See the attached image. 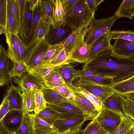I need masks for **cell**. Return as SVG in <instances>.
<instances>
[{
  "mask_svg": "<svg viewBox=\"0 0 134 134\" xmlns=\"http://www.w3.org/2000/svg\"><path fill=\"white\" fill-rule=\"evenodd\" d=\"M83 68L111 79L114 83L134 75V58L118 56L110 49L100 53L85 63Z\"/></svg>",
  "mask_w": 134,
  "mask_h": 134,
  "instance_id": "obj_1",
  "label": "cell"
},
{
  "mask_svg": "<svg viewBox=\"0 0 134 134\" xmlns=\"http://www.w3.org/2000/svg\"><path fill=\"white\" fill-rule=\"evenodd\" d=\"M95 13L93 12L86 0H78L75 6L65 14L64 21L72 32L88 27Z\"/></svg>",
  "mask_w": 134,
  "mask_h": 134,
  "instance_id": "obj_2",
  "label": "cell"
},
{
  "mask_svg": "<svg viewBox=\"0 0 134 134\" xmlns=\"http://www.w3.org/2000/svg\"><path fill=\"white\" fill-rule=\"evenodd\" d=\"M51 45L43 37L36 38L25 47L24 62L28 70L44 63L46 54Z\"/></svg>",
  "mask_w": 134,
  "mask_h": 134,
  "instance_id": "obj_3",
  "label": "cell"
},
{
  "mask_svg": "<svg viewBox=\"0 0 134 134\" xmlns=\"http://www.w3.org/2000/svg\"><path fill=\"white\" fill-rule=\"evenodd\" d=\"M118 19L114 15L100 19L93 18L88 27V31L84 39L85 43L91 44L99 37L109 33L112 26Z\"/></svg>",
  "mask_w": 134,
  "mask_h": 134,
  "instance_id": "obj_4",
  "label": "cell"
},
{
  "mask_svg": "<svg viewBox=\"0 0 134 134\" xmlns=\"http://www.w3.org/2000/svg\"><path fill=\"white\" fill-rule=\"evenodd\" d=\"M74 85L88 91L99 98L102 103L115 92L110 86L104 85L80 79Z\"/></svg>",
  "mask_w": 134,
  "mask_h": 134,
  "instance_id": "obj_5",
  "label": "cell"
},
{
  "mask_svg": "<svg viewBox=\"0 0 134 134\" xmlns=\"http://www.w3.org/2000/svg\"><path fill=\"white\" fill-rule=\"evenodd\" d=\"M91 119L87 116L78 115L58 119L54 122L53 125L60 133L69 130L73 132L81 128L85 122Z\"/></svg>",
  "mask_w": 134,
  "mask_h": 134,
  "instance_id": "obj_6",
  "label": "cell"
},
{
  "mask_svg": "<svg viewBox=\"0 0 134 134\" xmlns=\"http://www.w3.org/2000/svg\"><path fill=\"white\" fill-rule=\"evenodd\" d=\"M125 115L102 107L95 118L107 133L119 125Z\"/></svg>",
  "mask_w": 134,
  "mask_h": 134,
  "instance_id": "obj_7",
  "label": "cell"
},
{
  "mask_svg": "<svg viewBox=\"0 0 134 134\" xmlns=\"http://www.w3.org/2000/svg\"><path fill=\"white\" fill-rule=\"evenodd\" d=\"M72 32L71 29L64 21L56 23L54 26L51 25L45 39L51 45L63 43Z\"/></svg>",
  "mask_w": 134,
  "mask_h": 134,
  "instance_id": "obj_8",
  "label": "cell"
},
{
  "mask_svg": "<svg viewBox=\"0 0 134 134\" xmlns=\"http://www.w3.org/2000/svg\"><path fill=\"white\" fill-rule=\"evenodd\" d=\"M67 85L73 94L74 105L82 111L84 115L88 116L91 120L95 118L100 111L83 94Z\"/></svg>",
  "mask_w": 134,
  "mask_h": 134,
  "instance_id": "obj_9",
  "label": "cell"
},
{
  "mask_svg": "<svg viewBox=\"0 0 134 134\" xmlns=\"http://www.w3.org/2000/svg\"><path fill=\"white\" fill-rule=\"evenodd\" d=\"M6 42L8 47L7 51L8 57L13 63H20L22 62L19 51L18 36L7 31L5 34Z\"/></svg>",
  "mask_w": 134,
  "mask_h": 134,
  "instance_id": "obj_10",
  "label": "cell"
},
{
  "mask_svg": "<svg viewBox=\"0 0 134 134\" xmlns=\"http://www.w3.org/2000/svg\"><path fill=\"white\" fill-rule=\"evenodd\" d=\"M13 79L22 93L32 87L41 89L44 86L42 81L28 72L24 74L20 77H14Z\"/></svg>",
  "mask_w": 134,
  "mask_h": 134,
  "instance_id": "obj_11",
  "label": "cell"
},
{
  "mask_svg": "<svg viewBox=\"0 0 134 134\" xmlns=\"http://www.w3.org/2000/svg\"><path fill=\"white\" fill-rule=\"evenodd\" d=\"M111 51L118 56L125 58H134V43L121 39L115 40L111 45Z\"/></svg>",
  "mask_w": 134,
  "mask_h": 134,
  "instance_id": "obj_12",
  "label": "cell"
},
{
  "mask_svg": "<svg viewBox=\"0 0 134 134\" xmlns=\"http://www.w3.org/2000/svg\"><path fill=\"white\" fill-rule=\"evenodd\" d=\"M9 59L5 48L1 44L0 45V85L3 87L6 85L11 84L13 79L10 76L9 73Z\"/></svg>",
  "mask_w": 134,
  "mask_h": 134,
  "instance_id": "obj_13",
  "label": "cell"
},
{
  "mask_svg": "<svg viewBox=\"0 0 134 134\" xmlns=\"http://www.w3.org/2000/svg\"><path fill=\"white\" fill-rule=\"evenodd\" d=\"M90 47L91 45L86 44L84 41L79 44L70 53V63L85 64L89 61Z\"/></svg>",
  "mask_w": 134,
  "mask_h": 134,
  "instance_id": "obj_14",
  "label": "cell"
},
{
  "mask_svg": "<svg viewBox=\"0 0 134 134\" xmlns=\"http://www.w3.org/2000/svg\"><path fill=\"white\" fill-rule=\"evenodd\" d=\"M24 114L22 110L9 111L2 119L4 125L10 133H14L20 127Z\"/></svg>",
  "mask_w": 134,
  "mask_h": 134,
  "instance_id": "obj_15",
  "label": "cell"
},
{
  "mask_svg": "<svg viewBox=\"0 0 134 134\" xmlns=\"http://www.w3.org/2000/svg\"><path fill=\"white\" fill-rule=\"evenodd\" d=\"M110 32L99 37L90 44V60L100 53L111 49Z\"/></svg>",
  "mask_w": 134,
  "mask_h": 134,
  "instance_id": "obj_16",
  "label": "cell"
},
{
  "mask_svg": "<svg viewBox=\"0 0 134 134\" xmlns=\"http://www.w3.org/2000/svg\"><path fill=\"white\" fill-rule=\"evenodd\" d=\"M88 30L87 27L72 32L63 43V48L70 53L79 44L84 41Z\"/></svg>",
  "mask_w": 134,
  "mask_h": 134,
  "instance_id": "obj_17",
  "label": "cell"
},
{
  "mask_svg": "<svg viewBox=\"0 0 134 134\" xmlns=\"http://www.w3.org/2000/svg\"><path fill=\"white\" fill-rule=\"evenodd\" d=\"M43 0H39L33 10V18L30 30L26 38L23 41L26 47L29 45L36 38L35 33L39 23L42 17Z\"/></svg>",
  "mask_w": 134,
  "mask_h": 134,
  "instance_id": "obj_18",
  "label": "cell"
},
{
  "mask_svg": "<svg viewBox=\"0 0 134 134\" xmlns=\"http://www.w3.org/2000/svg\"><path fill=\"white\" fill-rule=\"evenodd\" d=\"M19 88L12 84L7 90L4 96L9 101V111L22 109V93Z\"/></svg>",
  "mask_w": 134,
  "mask_h": 134,
  "instance_id": "obj_19",
  "label": "cell"
},
{
  "mask_svg": "<svg viewBox=\"0 0 134 134\" xmlns=\"http://www.w3.org/2000/svg\"><path fill=\"white\" fill-rule=\"evenodd\" d=\"M47 106L60 114L63 118L84 115L82 111L74 105L66 103L48 104Z\"/></svg>",
  "mask_w": 134,
  "mask_h": 134,
  "instance_id": "obj_20",
  "label": "cell"
},
{
  "mask_svg": "<svg viewBox=\"0 0 134 134\" xmlns=\"http://www.w3.org/2000/svg\"><path fill=\"white\" fill-rule=\"evenodd\" d=\"M125 97L122 95L114 92L102 103L103 107L122 115L123 105Z\"/></svg>",
  "mask_w": 134,
  "mask_h": 134,
  "instance_id": "obj_21",
  "label": "cell"
},
{
  "mask_svg": "<svg viewBox=\"0 0 134 134\" xmlns=\"http://www.w3.org/2000/svg\"><path fill=\"white\" fill-rule=\"evenodd\" d=\"M35 134H56L58 130L53 126L35 114H31Z\"/></svg>",
  "mask_w": 134,
  "mask_h": 134,
  "instance_id": "obj_22",
  "label": "cell"
},
{
  "mask_svg": "<svg viewBox=\"0 0 134 134\" xmlns=\"http://www.w3.org/2000/svg\"><path fill=\"white\" fill-rule=\"evenodd\" d=\"M62 65H52L44 63L29 70L27 72L43 83L44 80L48 75L55 69Z\"/></svg>",
  "mask_w": 134,
  "mask_h": 134,
  "instance_id": "obj_23",
  "label": "cell"
},
{
  "mask_svg": "<svg viewBox=\"0 0 134 134\" xmlns=\"http://www.w3.org/2000/svg\"><path fill=\"white\" fill-rule=\"evenodd\" d=\"M41 90L48 104L61 103H66L73 104L67 98L61 96L52 88L44 86Z\"/></svg>",
  "mask_w": 134,
  "mask_h": 134,
  "instance_id": "obj_24",
  "label": "cell"
},
{
  "mask_svg": "<svg viewBox=\"0 0 134 134\" xmlns=\"http://www.w3.org/2000/svg\"><path fill=\"white\" fill-rule=\"evenodd\" d=\"M134 121L125 115L119 125L107 134H133Z\"/></svg>",
  "mask_w": 134,
  "mask_h": 134,
  "instance_id": "obj_25",
  "label": "cell"
},
{
  "mask_svg": "<svg viewBox=\"0 0 134 134\" xmlns=\"http://www.w3.org/2000/svg\"><path fill=\"white\" fill-rule=\"evenodd\" d=\"M113 15L118 19L122 17L132 20L134 16V0H124Z\"/></svg>",
  "mask_w": 134,
  "mask_h": 134,
  "instance_id": "obj_26",
  "label": "cell"
},
{
  "mask_svg": "<svg viewBox=\"0 0 134 134\" xmlns=\"http://www.w3.org/2000/svg\"><path fill=\"white\" fill-rule=\"evenodd\" d=\"M114 91L121 94L134 92V75L110 86Z\"/></svg>",
  "mask_w": 134,
  "mask_h": 134,
  "instance_id": "obj_27",
  "label": "cell"
},
{
  "mask_svg": "<svg viewBox=\"0 0 134 134\" xmlns=\"http://www.w3.org/2000/svg\"><path fill=\"white\" fill-rule=\"evenodd\" d=\"M34 88L22 93V109L24 114L29 113L35 108L34 99Z\"/></svg>",
  "mask_w": 134,
  "mask_h": 134,
  "instance_id": "obj_28",
  "label": "cell"
},
{
  "mask_svg": "<svg viewBox=\"0 0 134 134\" xmlns=\"http://www.w3.org/2000/svg\"><path fill=\"white\" fill-rule=\"evenodd\" d=\"M65 82L68 86L83 94L92 103L98 110L100 111L102 108L103 103L99 98L84 88L73 85L72 82Z\"/></svg>",
  "mask_w": 134,
  "mask_h": 134,
  "instance_id": "obj_29",
  "label": "cell"
},
{
  "mask_svg": "<svg viewBox=\"0 0 134 134\" xmlns=\"http://www.w3.org/2000/svg\"><path fill=\"white\" fill-rule=\"evenodd\" d=\"M14 134H35L31 114H24L21 123Z\"/></svg>",
  "mask_w": 134,
  "mask_h": 134,
  "instance_id": "obj_30",
  "label": "cell"
},
{
  "mask_svg": "<svg viewBox=\"0 0 134 134\" xmlns=\"http://www.w3.org/2000/svg\"><path fill=\"white\" fill-rule=\"evenodd\" d=\"M42 17L51 25H55L54 0H43Z\"/></svg>",
  "mask_w": 134,
  "mask_h": 134,
  "instance_id": "obj_31",
  "label": "cell"
},
{
  "mask_svg": "<svg viewBox=\"0 0 134 134\" xmlns=\"http://www.w3.org/2000/svg\"><path fill=\"white\" fill-rule=\"evenodd\" d=\"M36 115L52 125L56 120L63 118L60 114L47 106L44 109Z\"/></svg>",
  "mask_w": 134,
  "mask_h": 134,
  "instance_id": "obj_32",
  "label": "cell"
},
{
  "mask_svg": "<svg viewBox=\"0 0 134 134\" xmlns=\"http://www.w3.org/2000/svg\"><path fill=\"white\" fill-rule=\"evenodd\" d=\"M43 83L46 87L53 88L65 83L62 76L54 70L44 80Z\"/></svg>",
  "mask_w": 134,
  "mask_h": 134,
  "instance_id": "obj_33",
  "label": "cell"
},
{
  "mask_svg": "<svg viewBox=\"0 0 134 134\" xmlns=\"http://www.w3.org/2000/svg\"><path fill=\"white\" fill-rule=\"evenodd\" d=\"M34 99L35 108L34 114H36L44 109L47 104L41 89L34 88Z\"/></svg>",
  "mask_w": 134,
  "mask_h": 134,
  "instance_id": "obj_34",
  "label": "cell"
},
{
  "mask_svg": "<svg viewBox=\"0 0 134 134\" xmlns=\"http://www.w3.org/2000/svg\"><path fill=\"white\" fill-rule=\"evenodd\" d=\"M19 9V36L23 41L24 38V27L26 0H17Z\"/></svg>",
  "mask_w": 134,
  "mask_h": 134,
  "instance_id": "obj_35",
  "label": "cell"
},
{
  "mask_svg": "<svg viewBox=\"0 0 134 134\" xmlns=\"http://www.w3.org/2000/svg\"><path fill=\"white\" fill-rule=\"evenodd\" d=\"M111 40L113 39H121L125 40L134 43V31L130 30H115L110 32Z\"/></svg>",
  "mask_w": 134,
  "mask_h": 134,
  "instance_id": "obj_36",
  "label": "cell"
},
{
  "mask_svg": "<svg viewBox=\"0 0 134 134\" xmlns=\"http://www.w3.org/2000/svg\"><path fill=\"white\" fill-rule=\"evenodd\" d=\"M70 54L63 48L53 59L48 62L44 63L54 66L62 65L70 63L69 61Z\"/></svg>",
  "mask_w": 134,
  "mask_h": 134,
  "instance_id": "obj_37",
  "label": "cell"
},
{
  "mask_svg": "<svg viewBox=\"0 0 134 134\" xmlns=\"http://www.w3.org/2000/svg\"><path fill=\"white\" fill-rule=\"evenodd\" d=\"M95 118L92 120L83 129L82 134H107Z\"/></svg>",
  "mask_w": 134,
  "mask_h": 134,
  "instance_id": "obj_38",
  "label": "cell"
},
{
  "mask_svg": "<svg viewBox=\"0 0 134 134\" xmlns=\"http://www.w3.org/2000/svg\"><path fill=\"white\" fill-rule=\"evenodd\" d=\"M51 25L44 19L42 18L36 28L35 37L37 39L45 38L48 35Z\"/></svg>",
  "mask_w": 134,
  "mask_h": 134,
  "instance_id": "obj_39",
  "label": "cell"
},
{
  "mask_svg": "<svg viewBox=\"0 0 134 134\" xmlns=\"http://www.w3.org/2000/svg\"><path fill=\"white\" fill-rule=\"evenodd\" d=\"M79 79L105 85L111 86L113 83L112 79L96 74L93 72L91 75L81 77Z\"/></svg>",
  "mask_w": 134,
  "mask_h": 134,
  "instance_id": "obj_40",
  "label": "cell"
},
{
  "mask_svg": "<svg viewBox=\"0 0 134 134\" xmlns=\"http://www.w3.org/2000/svg\"><path fill=\"white\" fill-rule=\"evenodd\" d=\"M7 12V31L11 33L19 35V23L15 17L8 9Z\"/></svg>",
  "mask_w": 134,
  "mask_h": 134,
  "instance_id": "obj_41",
  "label": "cell"
},
{
  "mask_svg": "<svg viewBox=\"0 0 134 134\" xmlns=\"http://www.w3.org/2000/svg\"><path fill=\"white\" fill-rule=\"evenodd\" d=\"M33 14V11L30 10V9L29 1L28 0H26L24 27V38L23 41L26 38L30 30L32 19Z\"/></svg>",
  "mask_w": 134,
  "mask_h": 134,
  "instance_id": "obj_42",
  "label": "cell"
},
{
  "mask_svg": "<svg viewBox=\"0 0 134 134\" xmlns=\"http://www.w3.org/2000/svg\"><path fill=\"white\" fill-rule=\"evenodd\" d=\"M55 71L62 75L65 74H69L76 75V79L78 78L79 76L84 71L83 68L82 70H77L73 68L70 63L63 65L55 69Z\"/></svg>",
  "mask_w": 134,
  "mask_h": 134,
  "instance_id": "obj_43",
  "label": "cell"
},
{
  "mask_svg": "<svg viewBox=\"0 0 134 134\" xmlns=\"http://www.w3.org/2000/svg\"><path fill=\"white\" fill-rule=\"evenodd\" d=\"M54 19L56 23L64 21L65 14L61 0H54Z\"/></svg>",
  "mask_w": 134,
  "mask_h": 134,
  "instance_id": "obj_44",
  "label": "cell"
},
{
  "mask_svg": "<svg viewBox=\"0 0 134 134\" xmlns=\"http://www.w3.org/2000/svg\"><path fill=\"white\" fill-rule=\"evenodd\" d=\"M13 63V66L10 70L9 73L11 78L13 79L15 76L20 77L25 73L28 72L27 68L24 63H18L14 62Z\"/></svg>",
  "mask_w": 134,
  "mask_h": 134,
  "instance_id": "obj_45",
  "label": "cell"
},
{
  "mask_svg": "<svg viewBox=\"0 0 134 134\" xmlns=\"http://www.w3.org/2000/svg\"><path fill=\"white\" fill-rule=\"evenodd\" d=\"M63 43L51 45L46 54L44 63L49 61L58 54L63 48Z\"/></svg>",
  "mask_w": 134,
  "mask_h": 134,
  "instance_id": "obj_46",
  "label": "cell"
},
{
  "mask_svg": "<svg viewBox=\"0 0 134 134\" xmlns=\"http://www.w3.org/2000/svg\"><path fill=\"white\" fill-rule=\"evenodd\" d=\"M124 115L134 121V102L125 98L123 105Z\"/></svg>",
  "mask_w": 134,
  "mask_h": 134,
  "instance_id": "obj_47",
  "label": "cell"
},
{
  "mask_svg": "<svg viewBox=\"0 0 134 134\" xmlns=\"http://www.w3.org/2000/svg\"><path fill=\"white\" fill-rule=\"evenodd\" d=\"M7 9L16 18L19 24V9L17 0H7Z\"/></svg>",
  "mask_w": 134,
  "mask_h": 134,
  "instance_id": "obj_48",
  "label": "cell"
},
{
  "mask_svg": "<svg viewBox=\"0 0 134 134\" xmlns=\"http://www.w3.org/2000/svg\"><path fill=\"white\" fill-rule=\"evenodd\" d=\"M8 12L7 0H0V24L6 27Z\"/></svg>",
  "mask_w": 134,
  "mask_h": 134,
  "instance_id": "obj_49",
  "label": "cell"
},
{
  "mask_svg": "<svg viewBox=\"0 0 134 134\" xmlns=\"http://www.w3.org/2000/svg\"><path fill=\"white\" fill-rule=\"evenodd\" d=\"M52 88L60 94L67 98L68 99L72 95V93L65 82L64 84L60 85Z\"/></svg>",
  "mask_w": 134,
  "mask_h": 134,
  "instance_id": "obj_50",
  "label": "cell"
},
{
  "mask_svg": "<svg viewBox=\"0 0 134 134\" xmlns=\"http://www.w3.org/2000/svg\"><path fill=\"white\" fill-rule=\"evenodd\" d=\"M9 101L4 96L0 106V120H2L9 111Z\"/></svg>",
  "mask_w": 134,
  "mask_h": 134,
  "instance_id": "obj_51",
  "label": "cell"
},
{
  "mask_svg": "<svg viewBox=\"0 0 134 134\" xmlns=\"http://www.w3.org/2000/svg\"><path fill=\"white\" fill-rule=\"evenodd\" d=\"M65 14L73 8L78 0H61Z\"/></svg>",
  "mask_w": 134,
  "mask_h": 134,
  "instance_id": "obj_52",
  "label": "cell"
},
{
  "mask_svg": "<svg viewBox=\"0 0 134 134\" xmlns=\"http://www.w3.org/2000/svg\"><path fill=\"white\" fill-rule=\"evenodd\" d=\"M88 6L93 12H95L97 10V7L104 0H86Z\"/></svg>",
  "mask_w": 134,
  "mask_h": 134,
  "instance_id": "obj_53",
  "label": "cell"
},
{
  "mask_svg": "<svg viewBox=\"0 0 134 134\" xmlns=\"http://www.w3.org/2000/svg\"><path fill=\"white\" fill-rule=\"evenodd\" d=\"M19 46V51L22 61L24 62L25 50V46L23 41L20 37L19 35L18 36Z\"/></svg>",
  "mask_w": 134,
  "mask_h": 134,
  "instance_id": "obj_54",
  "label": "cell"
},
{
  "mask_svg": "<svg viewBox=\"0 0 134 134\" xmlns=\"http://www.w3.org/2000/svg\"><path fill=\"white\" fill-rule=\"evenodd\" d=\"M62 76L65 82H72L74 80L76 79V75H74L65 74Z\"/></svg>",
  "mask_w": 134,
  "mask_h": 134,
  "instance_id": "obj_55",
  "label": "cell"
},
{
  "mask_svg": "<svg viewBox=\"0 0 134 134\" xmlns=\"http://www.w3.org/2000/svg\"><path fill=\"white\" fill-rule=\"evenodd\" d=\"M0 134H9L10 132L4 126L3 120H0Z\"/></svg>",
  "mask_w": 134,
  "mask_h": 134,
  "instance_id": "obj_56",
  "label": "cell"
},
{
  "mask_svg": "<svg viewBox=\"0 0 134 134\" xmlns=\"http://www.w3.org/2000/svg\"><path fill=\"white\" fill-rule=\"evenodd\" d=\"M30 10L33 11L36 6L39 0H28Z\"/></svg>",
  "mask_w": 134,
  "mask_h": 134,
  "instance_id": "obj_57",
  "label": "cell"
},
{
  "mask_svg": "<svg viewBox=\"0 0 134 134\" xmlns=\"http://www.w3.org/2000/svg\"><path fill=\"white\" fill-rule=\"evenodd\" d=\"M122 95L126 98L134 102V92L123 94Z\"/></svg>",
  "mask_w": 134,
  "mask_h": 134,
  "instance_id": "obj_58",
  "label": "cell"
},
{
  "mask_svg": "<svg viewBox=\"0 0 134 134\" xmlns=\"http://www.w3.org/2000/svg\"><path fill=\"white\" fill-rule=\"evenodd\" d=\"M7 30V28L5 26L0 24V34H5Z\"/></svg>",
  "mask_w": 134,
  "mask_h": 134,
  "instance_id": "obj_59",
  "label": "cell"
},
{
  "mask_svg": "<svg viewBox=\"0 0 134 134\" xmlns=\"http://www.w3.org/2000/svg\"><path fill=\"white\" fill-rule=\"evenodd\" d=\"M83 131V129L81 128L73 132L72 134H82Z\"/></svg>",
  "mask_w": 134,
  "mask_h": 134,
  "instance_id": "obj_60",
  "label": "cell"
},
{
  "mask_svg": "<svg viewBox=\"0 0 134 134\" xmlns=\"http://www.w3.org/2000/svg\"><path fill=\"white\" fill-rule=\"evenodd\" d=\"M73 132L69 130L64 133V134H72Z\"/></svg>",
  "mask_w": 134,
  "mask_h": 134,
  "instance_id": "obj_61",
  "label": "cell"
},
{
  "mask_svg": "<svg viewBox=\"0 0 134 134\" xmlns=\"http://www.w3.org/2000/svg\"><path fill=\"white\" fill-rule=\"evenodd\" d=\"M64 133H60L58 132V133H57L56 134H64Z\"/></svg>",
  "mask_w": 134,
  "mask_h": 134,
  "instance_id": "obj_62",
  "label": "cell"
},
{
  "mask_svg": "<svg viewBox=\"0 0 134 134\" xmlns=\"http://www.w3.org/2000/svg\"><path fill=\"white\" fill-rule=\"evenodd\" d=\"M9 134H14L13 133H10Z\"/></svg>",
  "mask_w": 134,
  "mask_h": 134,
  "instance_id": "obj_63",
  "label": "cell"
},
{
  "mask_svg": "<svg viewBox=\"0 0 134 134\" xmlns=\"http://www.w3.org/2000/svg\"><path fill=\"white\" fill-rule=\"evenodd\" d=\"M133 134H134V130H133Z\"/></svg>",
  "mask_w": 134,
  "mask_h": 134,
  "instance_id": "obj_64",
  "label": "cell"
}]
</instances>
